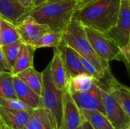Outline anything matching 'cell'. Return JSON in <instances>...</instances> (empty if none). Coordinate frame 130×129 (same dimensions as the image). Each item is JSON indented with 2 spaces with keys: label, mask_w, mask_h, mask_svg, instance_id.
<instances>
[{
  "label": "cell",
  "mask_w": 130,
  "mask_h": 129,
  "mask_svg": "<svg viewBox=\"0 0 130 129\" xmlns=\"http://www.w3.org/2000/svg\"><path fill=\"white\" fill-rule=\"evenodd\" d=\"M0 106H2L4 107L12 109H17V110H22V111H27L30 112L33 109L21 101L20 100L17 98H2L0 97Z\"/></svg>",
  "instance_id": "25"
},
{
  "label": "cell",
  "mask_w": 130,
  "mask_h": 129,
  "mask_svg": "<svg viewBox=\"0 0 130 129\" xmlns=\"http://www.w3.org/2000/svg\"><path fill=\"white\" fill-rule=\"evenodd\" d=\"M77 129H83V128H82V126L81 125V126H80L79 128H77Z\"/></svg>",
  "instance_id": "36"
},
{
  "label": "cell",
  "mask_w": 130,
  "mask_h": 129,
  "mask_svg": "<svg viewBox=\"0 0 130 129\" xmlns=\"http://www.w3.org/2000/svg\"><path fill=\"white\" fill-rule=\"evenodd\" d=\"M62 34L63 32L49 30L44 33L40 40L32 46L35 49L42 47H56L62 42Z\"/></svg>",
  "instance_id": "21"
},
{
  "label": "cell",
  "mask_w": 130,
  "mask_h": 129,
  "mask_svg": "<svg viewBox=\"0 0 130 129\" xmlns=\"http://www.w3.org/2000/svg\"><path fill=\"white\" fill-rule=\"evenodd\" d=\"M14 25L20 35L22 43L31 46H34L42 35L50 30L46 26L38 23L30 14L14 24Z\"/></svg>",
  "instance_id": "8"
},
{
  "label": "cell",
  "mask_w": 130,
  "mask_h": 129,
  "mask_svg": "<svg viewBox=\"0 0 130 129\" xmlns=\"http://www.w3.org/2000/svg\"><path fill=\"white\" fill-rule=\"evenodd\" d=\"M1 38L2 45H8L21 40L20 35L14 25L8 21L0 17Z\"/></svg>",
  "instance_id": "22"
},
{
  "label": "cell",
  "mask_w": 130,
  "mask_h": 129,
  "mask_svg": "<svg viewBox=\"0 0 130 129\" xmlns=\"http://www.w3.org/2000/svg\"><path fill=\"white\" fill-rule=\"evenodd\" d=\"M43 84L40 93V99L42 106L49 110L53 116L58 128H61L62 105H63V93L64 91L59 90L54 85L50 70V64L42 72Z\"/></svg>",
  "instance_id": "4"
},
{
  "label": "cell",
  "mask_w": 130,
  "mask_h": 129,
  "mask_svg": "<svg viewBox=\"0 0 130 129\" xmlns=\"http://www.w3.org/2000/svg\"><path fill=\"white\" fill-rule=\"evenodd\" d=\"M56 47L60 52L69 78L87 73L81 62L79 55L73 49L62 43Z\"/></svg>",
  "instance_id": "14"
},
{
  "label": "cell",
  "mask_w": 130,
  "mask_h": 129,
  "mask_svg": "<svg viewBox=\"0 0 130 129\" xmlns=\"http://www.w3.org/2000/svg\"><path fill=\"white\" fill-rule=\"evenodd\" d=\"M121 0H93L76 8L72 18L83 27L107 33L117 23Z\"/></svg>",
  "instance_id": "1"
},
{
  "label": "cell",
  "mask_w": 130,
  "mask_h": 129,
  "mask_svg": "<svg viewBox=\"0 0 130 129\" xmlns=\"http://www.w3.org/2000/svg\"><path fill=\"white\" fill-rule=\"evenodd\" d=\"M36 49L31 46L22 43L18 56L11 72L15 75L34 66V54Z\"/></svg>",
  "instance_id": "17"
},
{
  "label": "cell",
  "mask_w": 130,
  "mask_h": 129,
  "mask_svg": "<svg viewBox=\"0 0 130 129\" xmlns=\"http://www.w3.org/2000/svg\"></svg>",
  "instance_id": "39"
},
{
  "label": "cell",
  "mask_w": 130,
  "mask_h": 129,
  "mask_svg": "<svg viewBox=\"0 0 130 129\" xmlns=\"http://www.w3.org/2000/svg\"><path fill=\"white\" fill-rule=\"evenodd\" d=\"M91 1H93V0H79V1H78V7H77V8H80V7H82V6L86 5V4H88V2H91Z\"/></svg>",
  "instance_id": "31"
},
{
  "label": "cell",
  "mask_w": 130,
  "mask_h": 129,
  "mask_svg": "<svg viewBox=\"0 0 130 129\" xmlns=\"http://www.w3.org/2000/svg\"><path fill=\"white\" fill-rule=\"evenodd\" d=\"M115 129H119V128H115ZM127 129H130V128H127Z\"/></svg>",
  "instance_id": "38"
},
{
  "label": "cell",
  "mask_w": 130,
  "mask_h": 129,
  "mask_svg": "<svg viewBox=\"0 0 130 129\" xmlns=\"http://www.w3.org/2000/svg\"><path fill=\"white\" fill-rule=\"evenodd\" d=\"M31 9L22 5L19 0H0V17L13 24L29 14Z\"/></svg>",
  "instance_id": "13"
},
{
  "label": "cell",
  "mask_w": 130,
  "mask_h": 129,
  "mask_svg": "<svg viewBox=\"0 0 130 129\" xmlns=\"http://www.w3.org/2000/svg\"><path fill=\"white\" fill-rule=\"evenodd\" d=\"M84 121L82 113L72 97L71 94L69 90L64 91L60 129H77L82 125Z\"/></svg>",
  "instance_id": "9"
},
{
  "label": "cell",
  "mask_w": 130,
  "mask_h": 129,
  "mask_svg": "<svg viewBox=\"0 0 130 129\" xmlns=\"http://www.w3.org/2000/svg\"><path fill=\"white\" fill-rule=\"evenodd\" d=\"M2 129H8V128H5V126H3V128H2Z\"/></svg>",
  "instance_id": "37"
},
{
  "label": "cell",
  "mask_w": 130,
  "mask_h": 129,
  "mask_svg": "<svg viewBox=\"0 0 130 129\" xmlns=\"http://www.w3.org/2000/svg\"><path fill=\"white\" fill-rule=\"evenodd\" d=\"M22 41L20 40L15 43H13L11 44H8V45H2L1 46L2 50L3 52L6 63L8 65V67L10 70V71H11V69L14 67V65L16 62V59L18 56L20 49H21V46L22 45Z\"/></svg>",
  "instance_id": "24"
},
{
  "label": "cell",
  "mask_w": 130,
  "mask_h": 129,
  "mask_svg": "<svg viewBox=\"0 0 130 129\" xmlns=\"http://www.w3.org/2000/svg\"><path fill=\"white\" fill-rule=\"evenodd\" d=\"M94 83L95 79L90 75L87 73L78 75L69 78L68 90L70 92L85 93L91 90Z\"/></svg>",
  "instance_id": "20"
},
{
  "label": "cell",
  "mask_w": 130,
  "mask_h": 129,
  "mask_svg": "<svg viewBox=\"0 0 130 129\" xmlns=\"http://www.w3.org/2000/svg\"><path fill=\"white\" fill-rule=\"evenodd\" d=\"M23 129H59L51 113L44 107L33 109Z\"/></svg>",
  "instance_id": "12"
},
{
  "label": "cell",
  "mask_w": 130,
  "mask_h": 129,
  "mask_svg": "<svg viewBox=\"0 0 130 129\" xmlns=\"http://www.w3.org/2000/svg\"><path fill=\"white\" fill-rule=\"evenodd\" d=\"M13 83L16 97L18 100L31 107L36 109L43 107L40 96L30 88L21 78L13 75Z\"/></svg>",
  "instance_id": "16"
},
{
  "label": "cell",
  "mask_w": 130,
  "mask_h": 129,
  "mask_svg": "<svg viewBox=\"0 0 130 129\" xmlns=\"http://www.w3.org/2000/svg\"><path fill=\"white\" fill-rule=\"evenodd\" d=\"M30 113L0 106L1 122L3 126L8 129H23L29 119Z\"/></svg>",
  "instance_id": "15"
},
{
  "label": "cell",
  "mask_w": 130,
  "mask_h": 129,
  "mask_svg": "<svg viewBox=\"0 0 130 129\" xmlns=\"http://www.w3.org/2000/svg\"><path fill=\"white\" fill-rule=\"evenodd\" d=\"M47 2V0H33V2H32V5H31V8H36V7H38L44 3H46Z\"/></svg>",
  "instance_id": "29"
},
{
  "label": "cell",
  "mask_w": 130,
  "mask_h": 129,
  "mask_svg": "<svg viewBox=\"0 0 130 129\" xmlns=\"http://www.w3.org/2000/svg\"><path fill=\"white\" fill-rule=\"evenodd\" d=\"M10 71V70H9V68L8 67V65L6 63L3 52H2V48L0 46V72L1 71Z\"/></svg>",
  "instance_id": "28"
},
{
  "label": "cell",
  "mask_w": 130,
  "mask_h": 129,
  "mask_svg": "<svg viewBox=\"0 0 130 129\" xmlns=\"http://www.w3.org/2000/svg\"><path fill=\"white\" fill-rule=\"evenodd\" d=\"M101 90L105 115L114 128H130L129 116L125 113L108 91L102 89Z\"/></svg>",
  "instance_id": "7"
},
{
  "label": "cell",
  "mask_w": 130,
  "mask_h": 129,
  "mask_svg": "<svg viewBox=\"0 0 130 129\" xmlns=\"http://www.w3.org/2000/svg\"><path fill=\"white\" fill-rule=\"evenodd\" d=\"M59 1H65V0H47L46 3H50V2H59ZM79 1V0H78Z\"/></svg>",
  "instance_id": "33"
},
{
  "label": "cell",
  "mask_w": 130,
  "mask_h": 129,
  "mask_svg": "<svg viewBox=\"0 0 130 129\" xmlns=\"http://www.w3.org/2000/svg\"><path fill=\"white\" fill-rule=\"evenodd\" d=\"M22 5L27 8H31V5L33 2V0H19Z\"/></svg>",
  "instance_id": "30"
},
{
  "label": "cell",
  "mask_w": 130,
  "mask_h": 129,
  "mask_svg": "<svg viewBox=\"0 0 130 129\" xmlns=\"http://www.w3.org/2000/svg\"><path fill=\"white\" fill-rule=\"evenodd\" d=\"M2 46V38H1V22H0V46Z\"/></svg>",
  "instance_id": "34"
},
{
  "label": "cell",
  "mask_w": 130,
  "mask_h": 129,
  "mask_svg": "<svg viewBox=\"0 0 130 129\" xmlns=\"http://www.w3.org/2000/svg\"><path fill=\"white\" fill-rule=\"evenodd\" d=\"M0 97L17 98L14 88L13 75L11 71L0 72Z\"/></svg>",
  "instance_id": "23"
},
{
  "label": "cell",
  "mask_w": 130,
  "mask_h": 129,
  "mask_svg": "<svg viewBox=\"0 0 130 129\" xmlns=\"http://www.w3.org/2000/svg\"><path fill=\"white\" fill-rule=\"evenodd\" d=\"M82 126L83 129H94L90 125H89V124H88V122H87L86 121H84V122H83Z\"/></svg>",
  "instance_id": "32"
},
{
  "label": "cell",
  "mask_w": 130,
  "mask_h": 129,
  "mask_svg": "<svg viewBox=\"0 0 130 129\" xmlns=\"http://www.w3.org/2000/svg\"><path fill=\"white\" fill-rule=\"evenodd\" d=\"M72 97L80 109L98 110L105 114V109L102 101L101 90L96 82L91 90L85 93L70 92Z\"/></svg>",
  "instance_id": "10"
},
{
  "label": "cell",
  "mask_w": 130,
  "mask_h": 129,
  "mask_svg": "<svg viewBox=\"0 0 130 129\" xmlns=\"http://www.w3.org/2000/svg\"><path fill=\"white\" fill-rule=\"evenodd\" d=\"M15 75L21 78L35 93L40 96L43 84L42 72L37 71L33 66Z\"/></svg>",
  "instance_id": "19"
},
{
  "label": "cell",
  "mask_w": 130,
  "mask_h": 129,
  "mask_svg": "<svg viewBox=\"0 0 130 129\" xmlns=\"http://www.w3.org/2000/svg\"><path fill=\"white\" fill-rule=\"evenodd\" d=\"M62 43L73 49L79 56L89 60L101 72L107 75L110 71V64L102 61L91 47L85 30V27L72 18L62 34Z\"/></svg>",
  "instance_id": "3"
},
{
  "label": "cell",
  "mask_w": 130,
  "mask_h": 129,
  "mask_svg": "<svg viewBox=\"0 0 130 129\" xmlns=\"http://www.w3.org/2000/svg\"><path fill=\"white\" fill-rule=\"evenodd\" d=\"M120 61H123L127 70H129L130 63V43L120 48Z\"/></svg>",
  "instance_id": "27"
},
{
  "label": "cell",
  "mask_w": 130,
  "mask_h": 129,
  "mask_svg": "<svg viewBox=\"0 0 130 129\" xmlns=\"http://www.w3.org/2000/svg\"><path fill=\"white\" fill-rule=\"evenodd\" d=\"M81 62L85 70V71L90 75L91 76H92L94 79L98 80V81H102L104 79L106 75L103 72H101L93 63H91L89 60H88L87 59L84 58L83 56H79Z\"/></svg>",
  "instance_id": "26"
},
{
  "label": "cell",
  "mask_w": 130,
  "mask_h": 129,
  "mask_svg": "<svg viewBox=\"0 0 130 129\" xmlns=\"http://www.w3.org/2000/svg\"><path fill=\"white\" fill-rule=\"evenodd\" d=\"M85 121L94 129H115L106 115L98 110L80 109Z\"/></svg>",
  "instance_id": "18"
},
{
  "label": "cell",
  "mask_w": 130,
  "mask_h": 129,
  "mask_svg": "<svg viewBox=\"0 0 130 129\" xmlns=\"http://www.w3.org/2000/svg\"><path fill=\"white\" fill-rule=\"evenodd\" d=\"M2 128H3V125H2V123L1 122V119H0V129H2Z\"/></svg>",
  "instance_id": "35"
},
{
  "label": "cell",
  "mask_w": 130,
  "mask_h": 129,
  "mask_svg": "<svg viewBox=\"0 0 130 129\" xmlns=\"http://www.w3.org/2000/svg\"><path fill=\"white\" fill-rule=\"evenodd\" d=\"M107 34L120 48L130 43V0H121L117 23Z\"/></svg>",
  "instance_id": "6"
},
{
  "label": "cell",
  "mask_w": 130,
  "mask_h": 129,
  "mask_svg": "<svg viewBox=\"0 0 130 129\" xmlns=\"http://www.w3.org/2000/svg\"><path fill=\"white\" fill-rule=\"evenodd\" d=\"M78 0H65L44 3L34 8L29 12L38 23L50 30L63 32L72 18L78 7Z\"/></svg>",
  "instance_id": "2"
},
{
  "label": "cell",
  "mask_w": 130,
  "mask_h": 129,
  "mask_svg": "<svg viewBox=\"0 0 130 129\" xmlns=\"http://www.w3.org/2000/svg\"><path fill=\"white\" fill-rule=\"evenodd\" d=\"M85 27L87 38L97 56L104 62L120 60V47L107 36L89 27Z\"/></svg>",
  "instance_id": "5"
},
{
  "label": "cell",
  "mask_w": 130,
  "mask_h": 129,
  "mask_svg": "<svg viewBox=\"0 0 130 129\" xmlns=\"http://www.w3.org/2000/svg\"><path fill=\"white\" fill-rule=\"evenodd\" d=\"M50 70L52 81L56 87L62 91L68 90L69 78L57 47H54L53 57L50 63Z\"/></svg>",
  "instance_id": "11"
}]
</instances>
